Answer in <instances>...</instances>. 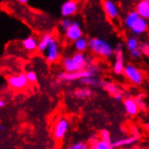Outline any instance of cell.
Segmentation results:
<instances>
[{
    "mask_svg": "<svg viewBox=\"0 0 149 149\" xmlns=\"http://www.w3.org/2000/svg\"><path fill=\"white\" fill-rule=\"evenodd\" d=\"M7 83L10 88L16 91L24 90V88L27 87L29 81L26 78L25 73H17L10 75L7 78Z\"/></svg>",
    "mask_w": 149,
    "mask_h": 149,
    "instance_id": "obj_6",
    "label": "cell"
},
{
    "mask_svg": "<svg viewBox=\"0 0 149 149\" xmlns=\"http://www.w3.org/2000/svg\"><path fill=\"white\" fill-rule=\"evenodd\" d=\"M61 51H60V45L56 38H54L50 43L47 50L45 51V59L48 63H56L60 59Z\"/></svg>",
    "mask_w": 149,
    "mask_h": 149,
    "instance_id": "obj_8",
    "label": "cell"
},
{
    "mask_svg": "<svg viewBox=\"0 0 149 149\" xmlns=\"http://www.w3.org/2000/svg\"><path fill=\"white\" fill-rule=\"evenodd\" d=\"M81 84H83L85 87L88 88H97V87H101L102 81L99 80L96 77H88V78H83L80 81Z\"/></svg>",
    "mask_w": 149,
    "mask_h": 149,
    "instance_id": "obj_21",
    "label": "cell"
},
{
    "mask_svg": "<svg viewBox=\"0 0 149 149\" xmlns=\"http://www.w3.org/2000/svg\"><path fill=\"white\" fill-rule=\"evenodd\" d=\"M6 100H0V108H1V109L5 108V107H6Z\"/></svg>",
    "mask_w": 149,
    "mask_h": 149,
    "instance_id": "obj_30",
    "label": "cell"
},
{
    "mask_svg": "<svg viewBox=\"0 0 149 149\" xmlns=\"http://www.w3.org/2000/svg\"><path fill=\"white\" fill-rule=\"evenodd\" d=\"M91 58L84 54L75 52L72 56L64 57L62 61V66L65 72H78L91 66Z\"/></svg>",
    "mask_w": 149,
    "mask_h": 149,
    "instance_id": "obj_1",
    "label": "cell"
},
{
    "mask_svg": "<svg viewBox=\"0 0 149 149\" xmlns=\"http://www.w3.org/2000/svg\"><path fill=\"white\" fill-rule=\"evenodd\" d=\"M78 3L73 0H68L63 3L61 6V15H62L64 18H70L71 16L76 14L78 10Z\"/></svg>",
    "mask_w": 149,
    "mask_h": 149,
    "instance_id": "obj_12",
    "label": "cell"
},
{
    "mask_svg": "<svg viewBox=\"0 0 149 149\" xmlns=\"http://www.w3.org/2000/svg\"><path fill=\"white\" fill-rule=\"evenodd\" d=\"M124 107L126 112L130 116H136L139 111V106L136 100L133 98H127L124 100Z\"/></svg>",
    "mask_w": 149,
    "mask_h": 149,
    "instance_id": "obj_14",
    "label": "cell"
},
{
    "mask_svg": "<svg viewBox=\"0 0 149 149\" xmlns=\"http://www.w3.org/2000/svg\"><path fill=\"white\" fill-rule=\"evenodd\" d=\"M137 139H138V136H136V135L118 138V139H116V140H114V141H112V146L115 149L129 146L131 145L135 144L137 141Z\"/></svg>",
    "mask_w": 149,
    "mask_h": 149,
    "instance_id": "obj_13",
    "label": "cell"
},
{
    "mask_svg": "<svg viewBox=\"0 0 149 149\" xmlns=\"http://www.w3.org/2000/svg\"><path fill=\"white\" fill-rule=\"evenodd\" d=\"M102 7L105 12V15L110 20H116L119 16V10L118 7L115 2L111 0H106L102 3Z\"/></svg>",
    "mask_w": 149,
    "mask_h": 149,
    "instance_id": "obj_11",
    "label": "cell"
},
{
    "mask_svg": "<svg viewBox=\"0 0 149 149\" xmlns=\"http://www.w3.org/2000/svg\"><path fill=\"white\" fill-rule=\"evenodd\" d=\"M70 127V121L68 118L62 117L55 122L52 128V136L56 140H62L67 134Z\"/></svg>",
    "mask_w": 149,
    "mask_h": 149,
    "instance_id": "obj_5",
    "label": "cell"
},
{
    "mask_svg": "<svg viewBox=\"0 0 149 149\" xmlns=\"http://www.w3.org/2000/svg\"><path fill=\"white\" fill-rule=\"evenodd\" d=\"M74 97H76L77 99H87L90 98L92 95V91L91 89L88 87H82V88H79V89H76L73 92Z\"/></svg>",
    "mask_w": 149,
    "mask_h": 149,
    "instance_id": "obj_20",
    "label": "cell"
},
{
    "mask_svg": "<svg viewBox=\"0 0 149 149\" xmlns=\"http://www.w3.org/2000/svg\"><path fill=\"white\" fill-rule=\"evenodd\" d=\"M26 74V78L29 82L31 83H36L37 81V74L36 73V72L33 71H29L25 73Z\"/></svg>",
    "mask_w": 149,
    "mask_h": 149,
    "instance_id": "obj_26",
    "label": "cell"
},
{
    "mask_svg": "<svg viewBox=\"0 0 149 149\" xmlns=\"http://www.w3.org/2000/svg\"><path fill=\"white\" fill-rule=\"evenodd\" d=\"M100 135V139L101 140H104V141L112 143V140H111V137H110V134H109V132L108 130H106V129L101 130Z\"/></svg>",
    "mask_w": 149,
    "mask_h": 149,
    "instance_id": "obj_27",
    "label": "cell"
},
{
    "mask_svg": "<svg viewBox=\"0 0 149 149\" xmlns=\"http://www.w3.org/2000/svg\"><path fill=\"white\" fill-rule=\"evenodd\" d=\"M91 149H115V148L113 147L112 143L104 141V140L101 139H98L91 144Z\"/></svg>",
    "mask_w": 149,
    "mask_h": 149,
    "instance_id": "obj_23",
    "label": "cell"
},
{
    "mask_svg": "<svg viewBox=\"0 0 149 149\" xmlns=\"http://www.w3.org/2000/svg\"><path fill=\"white\" fill-rule=\"evenodd\" d=\"M131 55H132V57L135 58V59L140 58V57H141V55H142V51H141V49L138 48V49H136L133 52H131Z\"/></svg>",
    "mask_w": 149,
    "mask_h": 149,
    "instance_id": "obj_29",
    "label": "cell"
},
{
    "mask_svg": "<svg viewBox=\"0 0 149 149\" xmlns=\"http://www.w3.org/2000/svg\"><path fill=\"white\" fill-rule=\"evenodd\" d=\"M125 77L134 85H140L144 81V73L143 72L133 64H127L124 70Z\"/></svg>",
    "mask_w": 149,
    "mask_h": 149,
    "instance_id": "obj_4",
    "label": "cell"
},
{
    "mask_svg": "<svg viewBox=\"0 0 149 149\" xmlns=\"http://www.w3.org/2000/svg\"><path fill=\"white\" fill-rule=\"evenodd\" d=\"M100 72V68L96 65L89 66L86 70L78 72H61L58 74V79L62 81H81L83 78L88 77H96L97 73Z\"/></svg>",
    "mask_w": 149,
    "mask_h": 149,
    "instance_id": "obj_3",
    "label": "cell"
},
{
    "mask_svg": "<svg viewBox=\"0 0 149 149\" xmlns=\"http://www.w3.org/2000/svg\"><path fill=\"white\" fill-rule=\"evenodd\" d=\"M101 88H103L104 90H106V91H108L115 100L120 101L124 98L123 92L119 89V87H118L115 83L108 81H102Z\"/></svg>",
    "mask_w": 149,
    "mask_h": 149,
    "instance_id": "obj_10",
    "label": "cell"
},
{
    "mask_svg": "<svg viewBox=\"0 0 149 149\" xmlns=\"http://www.w3.org/2000/svg\"><path fill=\"white\" fill-rule=\"evenodd\" d=\"M136 11L143 19H149V0H142L136 4Z\"/></svg>",
    "mask_w": 149,
    "mask_h": 149,
    "instance_id": "obj_15",
    "label": "cell"
},
{
    "mask_svg": "<svg viewBox=\"0 0 149 149\" xmlns=\"http://www.w3.org/2000/svg\"><path fill=\"white\" fill-rule=\"evenodd\" d=\"M55 37L52 33H46L45 34H42V36L40 38L39 40V43H38V51L41 52H45V51L47 50L48 46L50 45L51 42L54 40Z\"/></svg>",
    "mask_w": 149,
    "mask_h": 149,
    "instance_id": "obj_16",
    "label": "cell"
},
{
    "mask_svg": "<svg viewBox=\"0 0 149 149\" xmlns=\"http://www.w3.org/2000/svg\"><path fill=\"white\" fill-rule=\"evenodd\" d=\"M27 0H18V3L19 4H27Z\"/></svg>",
    "mask_w": 149,
    "mask_h": 149,
    "instance_id": "obj_31",
    "label": "cell"
},
{
    "mask_svg": "<svg viewBox=\"0 0 149 149\" xmlns=\"http://www.w3.org/2000/svg\"><path fill=\"white\" fill-rule=\"evenodd\" d=\"M73 46L77 52L83 54V52L89 48V40H87L85 37H81L73 42Z\"/></svg>",
    "mask_w": 149,
    "mask_h": 149,
    "instance_id": "obj_22",
    "label": "cell"
},
{
    "mask_svg": "<svg viewBox=\"0 0 149 149\" xmlns=\"http://www.w3.org/2000/svg\"><path fill=\"white\" fill-rule=\"evenodd\" d=\"M139 18H140V16L138 15V14L136 13V10H132V11L128 12L126 15L124 21H123L125 27L128 28V29H131Z\"/></svg>",
    "mask_w": 149,
    "mask_h": 149,
    "instance_id": "obj_19",
    "label": "cell"
},
{
    "mask_svg": "<svg viewBox=\"0 0 149 149\" xmlns=\"http://www.w3.org/2000/svg\"><path fill=\"white\" fill-rule=\"evenodd\" d=\"M122 46H123V45L118 42L115 47V62H114L113 64V72L118 75L123 74L126 67L123 52H122Z\"/></svg>",
    "mask_w": 149,
    "mask_h": 149,
    "instance_id": "obj_7",
    "label": "cell"
},
{
    "mask_svg": "<svg viewBox=\"0 0 149 149\" xmlns=\"http://www.w3.org/2000/svg\"><path fill=\"white\" fill-rule=\"evenodd\" d=\"M148 29V24H147V20L140 18L136 21V23L133 25V27L131 28V32H132L134 34H136V36H139V34H142L144 33H146Z\"/></svg>",
    "mask_w": 149,
    "mask_h": 149,
    "instance_id": "obj_17",
    "label": "cell"
},
{
    "mask_svg": "<svg viewBox=\"0 0 149 149\" xmlns=\"http://www.w3.org/2000/svg\"><path fill=\"white\" fill-rule=\"evenodd\" d=\"M67 149H88V146H87L86 144L80 141V142H77L75 144H72L71 146H69Z\"/></svg>",
    "mask_w": 149,
    "mask_h": 149,
    "instance_id": "obj_28",
    "label": "cell"
},
{
    "mask_svg": "<svg viewBox=\"0 0 149 149\" xmlns=\"http://www.w3.org/2000/svg\"><path fill=\"white\" fill-rule=\"evenodd\" d=\"M65 37L69 42H76L83 37V32L78 21H73L72 25L65 31Z\"/></svg>",
    "mask_w": 149,
    "mask_h": 149,
    "instance_id": "obj_9",
    "label": "cell"
},
{
    "mask_svg": "<svg viewBox=\"0 0 149 149\" xmlns=\"http://www.w3.org/2000/svg\"><path fill=\"white\" fill-rule=\"evenodd\" d=\"M38 43L39 41L33 36H28L23 40L22 45L24 50L28 52H33L36 49H38Z\"/></svg>",
    "mask_w": 149,
    "mask_h": 149,
    "instance_id": "obj_18",
    "label": "cell"
},
{
    "mask_svg": "<svg viewBox=\"0 0 149 149\" xmlns=\"http://www.w3.org/2000/svg\"><path fill=\"white\" fill-rule=\"evenodd\" d=\"M5 129V127L3 126V125H1V127H0V130H1V131H3Z\"/></svg>",
    "mask_w": 149,
    "mask_h": 149,
    "instance_id": "obj_32",
    "label": "cell"
},
{
    "mask_svg": "<svg viewBox=\"0 0 149 149\" xmlns=\"http://www.w3.org/2000/svg\"><path fill=\"white\" fill-rule=\"evenodd\" d=\"M72 22H73V21H72L71 18H63L62 21H61V23H60L61 28L63 29L64 31H66V30L70 27V26L72 25Z\"/></svg>",
    "mask_w": 149,
    "mask_h": 149,
    "instance_id": "obj_25",
    "label": "cell"
},
{
    "mask_svg": "<svg viewBox=\"0 0 149 149\" xmlns=\"http://www.w3.org/2000/svg\"><path fill=\"white\" fill-rule=\"evenodd\" d=\"M126 46H127V50L130 51V52L135 51L136 49H138L139 42H138L137 38L135 36H129L126 41Z\"/></svg>",
    "mask_w": 149,
    "mask_h": 149,
    "instance_id": "obj_24",
    "label": "cell"
},
{
    "mask_svg": "<svg viewBox=\"0 0 149 149\" xmlns=\"http://www.w3.org/2000/svg\"><path fill=\"white\" fill-rule=\"evenodd\" d=\"M89 49L94 54L102 58H110L115 55V47L105 39L94 37L89 40Z\"/></svg>",
    "mask_w": 149,
    "mask_h": 149,
    "instance_id": "obj_2",
    "label": "cell"
}]
</instances>
